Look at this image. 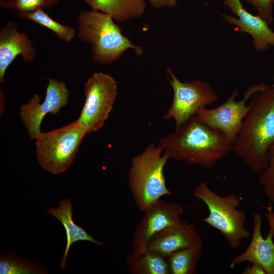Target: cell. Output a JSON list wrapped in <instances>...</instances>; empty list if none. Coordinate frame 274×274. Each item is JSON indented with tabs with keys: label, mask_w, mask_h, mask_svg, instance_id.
Masks as SVG:
<instances>
[{
	"label": "cell",
	"mask_w": 274,
	"mask_h": 274,
	"mask_svg": "<svg viewBox=\"0 0 274 274\" xmlns=\"http://www.w3.org/2000/svg\"><path fill=\"white\" fill-rule=\"evenodd\" d=\"M262 217L259 214L253 216V233L249 245L229 264L231 268L245 262L259 264L266 274H274V241L270 232L265 238L261 233Z\"/></svg>",
	"instance_id": "9a60e30c"
},
{
	"label": "cell",
	"mask_w": 274,
	"mask_h": 274,
	"mask_svg": "<svg viewBox=\"0 0 274 274\" xmlns=\"http://www.w3.org/2000/svg\"><path fill=\"white\" fill-rule=\"evenodd\" d=\"M192 195L208 207L209 213L203 221L219 230L231 248H238L243 240L250 237V233L245 226L246 216L244 211L237 209L241 201L236 194L221 196L206 182H201L196 186Z\"/></svg>",
	"instance_id": "5b68a950"
},
{
	"label": "cell",
	"mask_w": 274,
	"mask_h": 274,
	"mask_svg": "<svg viewBox=\"0 0 274 274\" xmlns=\"http://www.w3.org/2000/svg\"><path fill=\"white\" fill-rule=\"evenodd\" d=\"M203 243L196 226L181 218L154 235L146 249L168 257L194 244Z\"/></svg>",
	"instance_id": "4fadbf2b"
},
{
	"label": "cell",
	"mask_w": 274,
	"mask_h": 274,
	"mask_svg": "<svg viewBox=\"0 0 274 274\" xmlns=\"http://www.w3.org/2000/svg\"><path fill=\"white\" fill-rule=\"evenodd\" d=\"M20 18L31 21L52 31L58 38L68 42L75 36V30L72 26L65 25L54 20L43 8L29 12H17Z\"/></svg>",
	"instance_id": "44dd1931"
},
{
	"label": "cell",
	"mask_w": 274,
	"mask_h": 274,
	"mask_svg": "<svg viewBox=\"0 0 274 274\" xmlns=\"http://www.w3.org/2000/svg\"><path fill=\"white\" fill-rule=\"evenodd\" d=\"M244 1L251 5L256 10L257 15L263 19L268 24L273 22L274 0Z\"/></svg>",
	"instance_id": "cb8c5ba5"
},
{
	"label": "cell",
	"mask_w": 274,
	"mask_h": 274,
	"mask_svg": "<svg viewBox=\"0 0 274 274\" xmlns=\"http://www.w3.org/2000/svg\"><path fill=\"white\" fill-rule=\"evenodd\" d=\"M115 22L110 15L97 10L79 13L77 36L90 46L93 62L111 64L128 49H133L138 56L143 54V48L133 44Z\"/></svg>",
	"instance_id": "3957f363"
},
{
	"label": "cell",
	"mask_w": 274,
	"mask_h": 274,
	"mask_svg": "<svg viewBox=\"0 0 274 274\" xmlns=\"http://www.w3.org/2000/svg\"><path fill=\"white\" fill-rule=\"evenodd\" d=\"M126 267L131 274H170L168 258L147 249L140 252H129Z\"/></svg>",
	"instance_id": "ac0fdd59"
},
{
	"label": "cell",
	"mask_w": 274,
	"mask_h": 274,
	"mask_svg": "<svg viewBox=\"0 0 274 274\" xmlns=\"http://www.w3.org/2000/svg\"><path fill=\"white\" fill-rule=\"evenodd\" d=\"M137 224L131 239L132 251L146 249L147 243L156 234L178 222L184 208L177 202L158 200L147 207Z\"/></svg>",
	"instance_id": "30bf717a"
},
{
	"label": "cell",
	"mask_w": 274,
	"mask_h": 274,
	"mask_svg": "<svg viewBox=\"0 0 274 274\" xmlns=\"http://www.w3.org/2000/svg\"><path fill=\"white\" fill-rule=\"evenodd\" d=\"M203 252V243L178 251L168 257L172 274H193Z\"/></svg>",
	"instance_id": "ffe728a7"
},
{
	"label": "cell",
	"mask_w": 274,
	"mask_h": 274,
	"mask_svg": "<svg viewBox=\"0 0 274 274\" xmlns=\"http://www.w3.org/2000/svg\"><path fill=\"white\" fill-rule=\"evenodd\" d=\"M47 213L59 220L63 225L66 235V244L61 260L60 267L64 271L66 267L69 250L78 241H88L99 246L104 243L97 241L82 227L78 225L73 219L72 201L67 198L62 199L57 208H49Z\"/></svg>",
	"instance_id": "2e32d148"
},
{
	"label": "cell",
	"mask_w": 274,
	"mask_h": 274,
	"mask_svg": "<svg viewBox=\"0 0 274 274\" xmlns=\"http://www.w3.org/2000/svg\"><path fill=\"white\" fill-rule=\"evenodd\" d=\"M272 80H273V84H274V74L273 75V76H272Z\"/></svg>",
	"instance_id": "83f0119b"
},
{
	"label": "cell",
	"mask_w": 274,
	"mask_h": 274,
	"mask_svg": "<svg viewBox=\"0 0 274 274\" xmlns=\"http://www.w3.org/2000/svg\"><path fill=\"white\" fill-rule=\"evenodd\" d=\"M68 90L64 82L53 79H48L44 100L40 104V98L35 94L26 104L20 107V115L32 139L41 132V122L48 113L57 114L67 102Z\"/></svg>",
	"instance_id": "8fae6325"
},
{
	"label": "cell",
	"mask_w": 274,
	"mask_h": 274,
	"mask_svg": "<svg viewBox=\"0 0 274 274\" xmlns=\"http://www.w3.org/2000/svg\"><path fill=\"white\" fill-rule=\"evenodd\" d=\"M242 274H266L264 269L258 264L249 262Z\"/></svg>",
	"instance_id": "484cf974"
},
{
	"label": "cell",
	"mask_w": 274,
	"mask_h": 274,
	"mask_svg": "<svg viewBox=\"0 0 274 274\" xmlns=\"http://www.w3.org/2000/svg\"><path fill=\"white\" fill-rule=\"evenodd\" d=\"M84 106L77 120L87 133L100 129L109 116L117 95V84L108 74L92 75L84 86Z\"/></svg>",
	"instance_id": "ba28073f"
},
{
	"label": "cell",
	"mask_w": 274,
	"mask_h": 274,
	"mask_svg": "<svg viewBox=\"0 0 274 274\" xmlns=\"http://www.w3.org/2000/svg\"><path fill=\"white\" fill-rule=\"evenodd\" d=\"M91 9L110 15L116 22L136 19L144 13L146 0H83Z\"/></svg>",
	"instance_id": "e0dca14e"
},
{
	"label": "cell",
	"mask_w": 274,
	"mask_h": 274,
	"mask_svg": "<svg viewBox=\"0 0 274 274\" xmlns=\"http://www.w3.org/2000/svg\"><path fill=\"white\" fill-rule=\"evenodd\" d=\"M259 175V183L265 196L270 202H274V145L269 153L268 166Z\"/></svg>",
	"instance_id": "603a6c76"
},
{
	"label": "cell",
	"mask_w": 274,
	"mask_h": 274,
	"mask_svg": "<svg viewBox=\"0 0 274 274\" xmlns=\"http://www.w3.org/2000/svg\"><path fill=\"white\" fill-rule=\"evenodd\" d=\"M3 0H0V2H2Z\"/></svg>",
	"instance_id": "f1b7e54d"
},
{
	"label": "cell",
	"mask_w": 274,
	"mask_h": 274,
	"mask_svg": "<svg viewBox=\"0 0 274 274\" xmlns=\"http://www.w3.org/2000/svg\"><path fill=\"white\" fill-rule=\"evenodd\" d=\"M159 145L170 158L190 165L213 169L232 151L233 145L220 132L194 116L178 131L159 141Z\"/></svg>",
	"instance_id": "7a4b0ae2"
},
{
	"label": "cell",
	"mask_w": 274,
	"mask_h": 274,
	"mask_svg": "<svg viewBox=\"0 0 274 274\" xmlns=\"http://www.w3.org/2000/svg\"><path fill=\"white\" fill-rule=\"evenodd\" d=\"M268 210V212L265 214V217L269 227V232L274 241V211L271 210V207Z\"/></svg>",
	"instance_id": "4316f807"
},
{
	"label": "cell",
	"mask_w": 274,
	"mask_h": 274,
	"mask_svg": "<svg viewBox=\"0 0 274 274\" xmlns=\"http://www.w3.org/2000/svg\"><path fill=\"white\" fill-rule=\"evenodd\" d=\"M59 0H3L0 6L17 12H29L37 9L49 8L58 4Z\"/></svg>",
	"instance_id": "7402d4cb"
},
{
	"label": "cell",
	"mask_w": 274,
	"mask_h": 274,
	"mask_svg": "<svg viewBox=\"0 0 274 274\" xmlns=\"http://www.w3.org/2000/svg\"><path fill=\"white\" fill-rule=\"evenodd\" d=\"M251 102L232 151L260 175L268 166L274 145V84L255 93Z\"/></svg>",
	"instance_id": "6da1fadb"
},
{
	"label": "cell",
	"mask_w": 274,
	"mask_h": 274,
	"mask_svg": "<svg viewBox=\"0 0 274 274\" xmlns=\"http://www.w3.org/2000/svg\"><path fill=\"white\" fill-rule=\"evenodd\" d=\"M36 55V48L28 36L18 30L16 23L8 22L0 31V82L4 83L7 68L17 56L31 62Z\"/></svg>",
	"instance_id": "5bb4252c"
},
{
	"label": "cell",
	"mask_w": 274,
	"mask_h": 274,
	"mask_svg": "<svg viewBox=\"0 0 274 274\" xmlns=\"http://www.w3.org/2000/svg\"><path fill=\"white\" fill-rule=\"evenodd\" d=\"M169 156L152 143L131 160L128 186L139 210L143 212L150 204L172 194L167 188L164 168Z\"/></svg>",
	"instance_id": "277c9868"
},
{
	"label": "cell",
	"mask_w": 274,
	"mask_h": 274,
	"mask_svg": "<svg viewBox=\"0 0 274 274\" xmlns=\"http://www.w3.org/2000/svg\"><path fill=\"white\" fill-rule=\"evenodd\" d=\"M166 72L174 95L172 103L163 118L165 120L173 119L176 131H178L199 109L215 102L218 95L205 81L196 79L182 82L170 67H167Z\"/></svg>",
	"instance_id": "52a82bcc"
},
{
	"label": "cell",
	"mask_w": 274,
	"mask_h": 274,
	"mask_svg": "<svg viewBox=\"0 0 274 274\" xmlns=\"http://www.w3.org/2000/svg\"><path fill=\"white\" fill-rule=\"evenodd\" d=\"M86 134L77 120L61 128L41 132L35 139L39 163L51 174L64 172L75 159Z\"/></svg>",
	"instance_id": "8992f818"
},
{
	"label": "cell",
	"mask_w": 274,
	"mask_h": 274,
	"mask_svg": "<svg viewBox=\"0 0 274 274\" xmlns=\"http://www.w3.org/2000/svg\"><path fill=\"white\" fill-rule=\"evenodd\" d=\"M222 1L223 5L236 17L221 13L222 19L227 23L234 25L236 31L250 35L257 52H263L274 47V31L263 19L258 15H255L247 11L241 0Z\"/></svg>",
	"instance_id": "7c38bea8"
},
{
	"label": "cell",
	"mask_w": 274,
	"mask_h": 274,
	"mask_svg": "<svg viewBox=\"0 0 274 274\" xmlns=\"http://www.w3.org/2000/svg\"><path fill=\"white\" fill-rule=\"evenodd\" d=\"M269 85L265 82L249 86L239 101L236 98L239 94L234 90L230 97L220 106L211 109L203 108L199 109L195 117L209 127L221 133L233 144L241 130L243 122L252 107L251 102H246L256 93L266 89Z\"/></svg>",
	"instance_id": "9c48e42d"
},
{
	"label": "cell",
	"mask_w": 274,
	"mask_h": 274,
	"mask_svg": "<svg viewBox=\"0 0 274 274\" xmlns=\"http://www.w3.org/2000/svg\"><path fill=\"white\" fill-rule=\"evenodd\" d=\"M1 274H46L47 268L40 261L20 257L15 251L0 255Z\"/></svg>",
	"instance_id": "d6986e66"
},
{
	"label": "cell",
	"mask_w": 274,
	"mask_h": 274,
	"mask_svg": "<svg viewBox=\"0 0 274 274\" xmlns=\"http://www.w3.org/2000/svg\"><path fill=\"white\" fill-rule=\"evenodd\" d=\"M153 7L160 8H172L176 6L177 0H146Z\"/></svg>",
	"instance_id": "d4e9b609"
}]
</instances>
